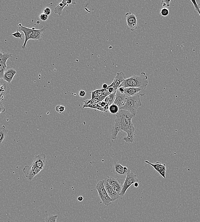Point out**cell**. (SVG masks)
<instances>
[{"instance_id": "cell-17", "label": "cell", "mask_w": 200, "mask_h": 222, "mask_svg": "<svg viewBox=\"0 0 200 222\" xmlns=\"http://www.w3.org/2000/svg\"><path fill=\"white\" fill-rule=\"evenodd\" d=\"M17 71L15 69L13 68H7L5 72L3 78V80L7 82L10 83L13 80L15 75L16 74Z\"/></svg>"}, {"instance_id": "cell-32", "label": "cell", "mask_w": 200, "mask_h": 222, "mask_svg": "<svg viewBox=\"0 0 200 222\" xmlns=\"http://www.w3.org/2000/svg\"><path fill=\"white\" fill-rule=\"evenodd\" d=\"M39 17H40V20L43 21H46L48 20V18H49V16L44 13H42L40 14Z\"/></svg>"}, {"instance_id": "cell-13", "label": "cell", "mask_w": 200, "mask_h": 222, "mask_svg": "<svg viewBox=\"0 0 200 222\" xmlns=\"http://www.w3.org/2000/svg\"><path fill=\"white\" fill-rule=\"evenodd\" d=\"M127 96L125 94H122L117 90L115 99L113 104L116 105L119 108V110L125 106L127 101Z\"/></svg>"}, {"instance_id": "cell-4", "label": "cell", "mask_w": 200, "mask_h": 222, "mask_svg": "<svg viewBox=\"0 0 200 222\" xmlns=\"http://www.w3.org/2000/svg\"><path fill=\"white\" fill-rule=\"evenodd\" d=\"M141 106H142V103L140 99V95H136L132 97L127 96V101L126 104L121 108V110L128 111L132 114L135 116L137 109Z\"/></svg>"}, {"instance_id": "cell-3", "label": "cell", "mask_w": 200, "mask_h": 222, "mask_svg": "<svg viewBox=\"0 0 200 222\" xmlns=\"http://www.w3.org/2000/svg\"><path fill=\"white\" fill-rule=\"evenodd\" d=\"M148 84V77L145 73L142 72L141 76L133 75L126 80L121 84L119 87H135L142 88L146 89Z\"/></svg>"}, {"instance_id": "cell-18", "label": "cell", "mask_w": 200, "mask_h": 222, "mask_svg": "<svg viewBox=\"0 0 200 222\" xmlns=\"http://www.w3.org/2000/svg\"><path fill=\"white\" fill-rule=\"evenodd\" d=\"M10 88L6 83H1L0 85V98L1 101L4 99V97L9 93Z\"/></svg>"}, {"instance_id": "cell-23", "label": "cell", "mask_w": 200, "mask_h": 222, "mask_svg": "<svg viewBox=\"0 0 200 222\" xmlns=\"http://www.w3.org/2000/svg\"><path fill=\"white\" fill-rule=\"evenodd\" d=\"M65 7H67L66 5L64 4L63 2H60V3H58L56 7L55 8L54 12L55 13L58 14L59 16H62L63 9H64Z\"/></svg>"}, {"instance_id": "cell-8", "label": "cell", "mask_w": 200, "mask_h": 222, "mask_svg": "<svg viewBox=\"0 0 200 222\" xmlns=\"http://www.w3.org/2000/svg\"><path fill=\"white\" fill-rule=\"evenodd\" d=\"M23 172L25 178L28 181H31L34 177L37 175L41 171V169L31 164L30 166H26L23 169Z\"/></svg>"}, {"instance_id": "cell-25", "label": "cell", "mask_w": 200, "mask_h": 222, "mask_svg": "<svg viewBox=\"0 0 200 222\" xmlns=\"http://www.w3.org/2000/svg\"><path fill=\"white\" fill-rule=\"evenodd\" d=\"M7 68L6 62H0V79H3L6 70Z\"/></svg>"}, {"instance_id": "cell-41", "label": "cell", "mask_w": 200, "mask_h": 222, "mask_svg": "<svg viewBox=\"0 0 200 222\" xmlns=\"http://www.w3.org/2000/svg\"><path fill=\"white\" fill-rule=\"evenodd\" d=\"M77 199L79 202H81L83 200V197L80 196H78Z\"/></svg>"}, {"instance_id": "cell-34", "label": "cell", "mask_w": 200, "mask_h": 222, "mask_svg": "<svg viewBox=\"0 0 200 222\" xmlns=\"http://www.w3.org/2000/svg\"><path fill=\"white\" fill-rule=\"evenodd\" d=\"M191 2H192V3L193 4L194 7H195V10H196L197 12H198L200 16V7H199L198 4H197V2H196V1H191Z\"/></svg>"}, {"instance_id": "cell-42", "label": "cell", "mask_w": 200, "mask_h": 222, "mask_svg": "<svg viewBox=\"0 0 200 222\" xmlns=\"http://www.w3.org/2000/svg\"><path fill=\"white\" fill-rule=\"evenodd\" d=\"M134 186L136 187H137L139 186V183L138 182H135L134 183Z\"/></svg>"}, {"instance_id": "cell-21", "label": "cell", "mask_w": 200, "mask_h": 222, "mask_svg": "<svg viewBox=\"0 0 200 222\" xmlns=\"http://www.w3.org/2000/svg\"><path fill=\"white\" fill-rule=\"evenodd\" d=\"M8 132V131L6 127L5 126L2 125L1 129H0V143H1V144H2V142L6 138Z\"/></svg>"}, {"instance_id": "cell-20", "label": "cell", "mask_w": 200, "mask_h": 222, "mask_svg": "<svg viewBox=\"0 0 200 222\" xmlns=\"http://www.w3.org/2000/svg\"><path fill=\"white\" fill-rule=\"evenodd\" d=\"M116 92H117V91L109 94V95H108L106 97L105 99L104 100L105 102L107 103V104L109 106H110L111 105L113 104L114 103L115 99Z\"/></svg>"}, {"instance_id": "cell-24", "label": "cell", "mask_w": 200, "mask_h": 222, "mask_svg": "<svg viewBox=\"0 0 200 222\" xmlns=\"http://www.w3.org/2000/svg\"><path fill=\"white\" fill-rule=\"evenodd\" d=\"M12 56V54L8 53L2 52L1 51L0 53V62H7V60Z\"/></svg>"}, {"instance_id": "cell-2", "label": "cell", "mask_w": 200, "mask_h": 222, "mask_svg": "<svg viewBox=\"0 0 200 222\" xmlns=\"http://www.w3.org/2000/svg\"><path fill=\"white\" fill-rule=\"evenodd\" d=\"M19 28L18 30L23 32L25 35V41L24 44L22 46V49H25L26 47L27 42L29 40H40L41 37L44 36V32L45 31L46 27H43L41 29H35L34 27L29 28L28 27H25L22 25L21 24H19L18 25Z\"/></svg>"}, {"instance_id": "cell-26", "label": "cell", "mask_w": 200, "mask_h": 222, "mask_svg": "<svg viewBox=\"0 0 200 222\" xmlns=\"http://www.w3.org/2000/svg\"><path fill=\"white\" fill-rule=\"evenodd\" d=\"M119 108L117 105L114 104L111 105L109 106V111L110 113L112 114H117L119 112Z\"/></svg>"}, {"instance_id": "cell-38", "label": "cell", "mask_w": 200, "mask_h": 222, "mask_svg": "<svg viewBox=\"0 0 200 222\" xmlns=\"http://www.w3.org/2000/svg\"><path fill=\"white\" fill-rule=\"evenodd\" d=\"M0 110H1V111H0L1 113L5 112V108H4V106H3V105L2 104V101H1V104H0Z\"/></svg>"}, {"instance_id": "cell-11", "label": "cell", "mask_w": 200, "mask_h": 222, "mask_svg": "<svg viewBox=\"0 0 200 222\" xmlns=\"http://www.w3.org/2000/svg\"><path fill=\"white\" fill-rule=\"evenodd\" d=\"M145 163L149 164L152 167V168L157 172H158L159 174L163 178H166V177H165V172H166V165H165V164H162L160 162H158L155 163V164H152V163H150L149 161L147 160L145 161Z\"/></svg>"}, {"instance_id": "cell-19", "label": "cell", "mask_w": 200, "mask_h": 222, "mask_svg": "<svg viewBox=\"0 0 200 222\" xmlns=\"http://www.w3.org/2000/svg\"><path fill=\"white\" fill-rule=\"evenodd\" d=\"M108 95H105V96L95 98L93 99L86 100V101H84L83 102L84 103V104H91L98 103L103 101V100L105 99V98Z\"/></svg>"}, {"instance_id": "cell-12", "label": "cell", "mask_w": 200, "mask_h": 222, "mask_svg": "<svg viewBox=\"0 0 200 222\" xmlns=\"http://www.w3.org/2000/svg\"><path fill=\"white\" fill-rule=\"evenodd\" d=\"M104 186L109 197L111 198L113 202L117 201L120 197L119 193L115 190L105 179H104Z\"/></svg>"}, {"instance_id": "cell-9", "label": "cell", "mask_w": 200, "mask_h": 222, "mask_svg": "<svg viewBox=\"0 0 200 222\" xmlns=\"http://www.w3.org/2000/svg\"><path fill=\"white\" fill-rule=\"evenodd\" d=\"M128 28L132 31L137 29V20L136 16L132 12H128L125 15Z\"/></svg>"}, {"instance_id": "cell-33", "label": "cell", "mask_w": 200, "mask_h": 222, "mask_svg": "<svg viewBox=\"0 0 200 222\" xmlns=\"http://www.w3.org/2000/svg\"><path fill=\"white\" fill-rule=\"evenodd\" d=\"M91 92V99L99 97V89L96 90H94V91Z\"/></svg>"}, {"instance_id": "cell-30", "label": "cell", "mask_w": 200, "mask_h": 222, "mask_svg": "<svg viewBox=\"0 0 200 222\" xmlns=\"http://www.w3.org/2000/svg\"><path fill=\"white\" fill-rule=\"evenodd\" d=\"M55 110L56 111L59 113H61L63 112L65 110V106H63L61 105H58L55 108Z\"/></svg>"}, {"instance_id": "cell-22", "label": "cell", "mask_w": 200, "mask_h": 222, "mask_svg": "<svg viewBox=\"0 0 200 222\" xmlns=\"http://www.w3.org/2000/svg\"><path fill=\"white\" fill-rule=\"evenodd\" d=\"M82 108H90V109H95V110H99V111H102V112H105L104 108L101 106L100 104H99V103L91 104H84Z\"/></svg>"}, {"instance_id": "cell-40", "label": "cell", "mask_w": 200, "mask_h": 222, "mask_svg": "<svg viewBox=\"0 0 200 222\" xmlns=\"http://www.w3.org/2000/svg\"><path fill=\"white\" fill-rule=\"evenodd\" d=\"M108 86H108L107 84H103V85H102V88L104 89H107V88H108Z\"/></svg>"}, {"instance_id": "cell-35", "label": "cell", "mask_w": 200, "mask_h": 222, "mask_svg": "<svg viewBox=\"0 0 200 222\" xmlns=\"http://www.w3.org/2000/svg\"><path fill=\"white\" fill-rule=\"evenodd\" d=\"M162 6L163 7H165V6H167L168 7H170V0H164V1H162Z\"/></svg>"}, {"instance_id": "cell-31", "label": "cell", "mask_w": 200, "mask_h": 222, "mask_svg": "<svg viewBox=\"0 0 200 222\" xmlns=\"http://www.w3.org/2000/svg\"><path fill=\"white\" fill-rule=\"evenodd\" d=\"M62 2L65 4V5H67V7L70 4H73V5H75L76 4V3L74 1H72V0H63L62 1Z\"/></svg>"}, {"instance_id": "cell-7", "label": "cell", "mask_w": 200, "mask_h": 222, "mask_svg": "<svg viewBox=\"0 0 200 222\" xmlns=\"http://www.w3.org/2000/svg\"><path fill=\"white\" fill-rule=\"evenodd\" d=\"M111 172L119 178L126 177L128 173L131 172L130 169L123 166L119 162H115Z\"/></svg>"}, {"instance_id": "cell-14", "label": "cell", "mask_w": 200, "mask_h": 222, "mask_svg": "<svg viewBox=\"0 0 200 222\" xmlns=\"http://www.w3.org/2000/svg\"><path fill=\"white\" fill-rule=\"evenodd\" d=\"M46 155L45 154H40L34 158L32 164L41 169V171L44 168L45 164Z\"/></svg>"}, {"instance_id": "cell-10", "label": "cell", "mask_w": 200, "mask_h": 222, "mask_svg": "<svg viewBox=\"0 0 200 222\" xmlns=\"http://www.w3.org/2000/svg\"><path fill=\"white\" fill-rule=\"evenodd\" d=\"M145 90L142 88H135V87H127L125 88L124 94L127 96L132 97L136 95L143 96L145 95Z\"/></svg>"}, {"instance_id": "cell-5", "label": "cell", "mask_w": 200, "mask_h": 222, "mask_svg": "<svg viewBox=\"0 0 200 222\" xmlns=\"http://www.w3.org/2000/svg\"><path fill=\"white\" fill-rule=\"evenodd\" d=\"M96 187L99 196L103 204L106 206L110 205L113 201L109 197L105 188L104 180L100 181L96 185Z\"/></svg>"}, {"instance_id": "cell-15", "label": "cell", "mask_w": 200, "mask_h": 222, "mask_svg": "<svg viewBox=\"0 0 200 222\" xmlns=\"http://www.w3.org/2000/svg\"><path fill=\"white\" fill-rule=\"evenodd\" d=\"M126 79L125 73L124 72H120L117 73L114 80L111 85H112L115 91H117L121 84Z\"/></svg>"}, {"instance_id": "cell-36", "label": "cell", "mask_w": 200, "mask_h": 222, "mask_svg": "<svg viewBox=\"0 0 200 222\" xmlns=\"http://www.w3.org/2000/svg\"><path fill=\"white\" fill-rule=\"evenodd\" d=\"M51 10H50V8H49L46 7L45 8L44 10L43 13H44V14H45L48 15V16H50V15L51 14Z\"/></svg>"}, {"instance_id": "cell-16", "label": "cell", "mask_w": 200, "mask_h": 222, "mask_svg": "<svg viewBox=\"0 0 200 222\" xmlns=\"http://www.w3.org/2000/svg\"><path fill=\"white\" fill-rule=\"evenodd\" d=\"M108 182L114 188L116 191L118 192L119 194L122 189L123 185L121 183L120 181L118 179L112 177H108L105 178Z\"/></svg>"}, {"instance_id": "cell-39", "label": "cell", "mask_w": 200, "mask_h": 222, "mask_svg": "<svg viewBox=\"0 0 200 222\" xmlns=\"http://www.w3.org/2000/svg\"><path fill=\"white\" fill-rule=\"evenodd\" d=\"M118 89L121 93L124 94V92H125V88L124 87L121 86V87H119Z\"/></svg>"}, {"instance_id": "cell-28", "label": "cell", "mask_w": 200, "mask_h": 222, "mask_svg": "<svg viewBox=\"0 0 200 222\" xmlns=\"http://www.w3.org/2000/svg\"><path fill=\"white\" fill-rule=\"evenodd\" d=\"M170 11L169 9L166 7H164L161 9L160 15L163 17H166L169 15Z\"/></svg>"}, {"instance_id": "cell-43", "label": "cell", "mask_w": 200, "mask_h": 222, "mask_svg": "<svg viewBox=\"0 0 200 222\" xmlns=\"http://www.w3.org/2000/svg\"></svg>"}, {"instance_id": "cell-6", "label": "cell", "mask_w": 200, "mask_h": 222, "mask_svg": "<svg viewBox=\"0 0 200 222\" xmlns=\"http://www.w3.org/2000/svg\"><path fill=\"white\" fill-rule=\"evenodd\" d=\"M138 182V179L137 178V176L134 174V172H130L128 173L123 185L122 189L119 194V196L123 197L129 187L133 184Z\"/></svg>"}, {"instance_id": "cell-29", "label": "cell", "mask_w": 200, "mask_h": 222, "mask_svg": "<svg viewBox=\"0 0 200 222\" xmlns=\"http://www.w3.org/2000/svg\"><path fill=\"white\" fill-rule=\"evenodd\" d=\"M11 35L14 37H15V38L20 39H21V40L23 39V35L21 34L20 32H19V30H17L16 32V33H12V34H11Z\"/></svg>"}, {"instance_id": "cell-37", "label": "cell", "mask_w": 200, "mask_h": 222, "mask_svg": "<svg viewBox=\"0 0 200 222\" xmlns=\"http://www.w3.org/2000/svg\"><path fill=\"white\" fill-rule=\"evenodd\" d=\"M86 92L84 90L80 91V92L79 93V96L81 97H85L86 96Z\"/></svg>"}, {"instance_id": "cell-27", "label": "cell", "mask_w": 200, "mask_h": 222, "mask_svg": "<svg viewBox=\"0 0 200 222\" xmlns=\"http://www.w3.org/2000/svg\"><path fill=\"white\" fill-rule=\"evenodd\" d=\"M58 217L57 215H50L45 217L44 219L45 222H56V220Z\"/></svg>"}, {"instance_id": "cell-1", "label": "cell", "mask_w": 200, "mask_h": 222, "mask_svg": "<svg viewBox=\"0 0 200 222\" xmlns=\"http://www.w3.org/2000/svg\"><path fill=\"white\" fill-rule=\"evenodd\" d=\"M116 116L115 123L111 130V139L116 140L119 132H125L127 135L124 137V141L128 143H133L134 141L135 128L132 119L135 116L128 111L123 110H119Z\"/></svg>"}]
</instances>
